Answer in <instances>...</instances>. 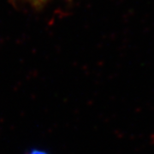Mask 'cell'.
<instances>
[{
	"label": "cell",
	"mask_w": 154,
	"mask_h": 154,
	"mask_svg": "<svg viewBox=\"0 0 154 154\" xmlns=\"http://www.w3.org/2000/svg\"><path fill=\"white\" fill-rule=\"evenodd\" d=\"M30 154H46L45 153V152H40V151H34V152H33L32 153Z\"/></svg>",
	"instance_id": "obj_1"
},
{
	"label": "cell",
	"mask_w": 154,
	"mask_h": 154,
	"mask_svg": "<svg viewBox=\"0 0 154 154\" xmlns=\"http://www.w3.org/2000/svg\"><path fill=\"white\" fill-rule=\"evenodd\" d=\"M32 2H34V3H42V2H45L46 0H30Z\"/></svg>",
	"instance_id": "obj_2"
}]
</instances>
